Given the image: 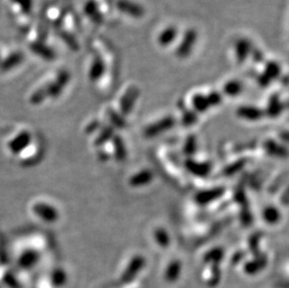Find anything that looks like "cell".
<instances>
[{
	"label": "cell",
	"mask_w": 289,
	"mask_h": 288,
	"mask_svg": "<svg viewBox=\"0 0 289 288\" xmlns=\"http://www.w3.org/2000/svg\"><path fill=\"white\" fill-rule=\"evenodd\" d=\"M69 80H70L69 72L66 70H61L58 73L55 81H53V83L45 86L48 97H51V98L59 97L62 91L64 90V88L68 84Z\"/></svg>",
	"instance_id": "1"
},
{
	"label": "cell",
	"mask_w": 289,
	"mask_h": 288,
	"mask_svg": "<svg viewBox=\"0 0 289 288\" xmlns=\"http://www.w3.org/2000/svg\"><path fill=\"white\" fill-rule=\"evenodd\" d=\"M34 213L39 216L40 219L47 223L55 222L59 214L57 210L53 208V206H50L46 203H37L33 207Z\"/></svg>",
	"instance_id": "2"
},
{
	"label": "cell",
	"mask_w": 289,
	"mask_h": 288,
	"mask_svg": "<svg viewBox=\"0 0 289 288\" xmlns=\"http://www.w3.org/2000/svg\"><path fill=\"white\" fill-rule=\"evenodd\" d=\"M32 137L27 131H23L9 144V148L13 154L18 155L22 151L25 150L29 144L31 143Z\"/></svg>",
	"instance_id": "3"
},
{
	"label": "cell",
	"mask_w": 289,
	"mask_h": 288,
	"mask_svg": "<svg viewBox=\"0 0 289 288\" xmlns=\"http://www.w3.org/2000/svg\"><path fill=\"white\" fill-rule=\"evenodd\" d=\"M197 40V32L193 29L188 30L185 33L182 43L179 46L177 50V55L179 57H186L191 51L192 48L195 45Z\"/></svg>",
	"instance_id": "4"
},
{
	"label": "cell",
	"mask_w": 289,
	"mask_h": 288,
	"mask_svg": "<svg viewBox=\"0 0 289 288\" xmlns=\"http://www.w3.org/2000/svg\"><path fill=\"white\" fill-rule=\"evenodd\" d=\"M117 8L120 12L126 13L133 17H141L144 14V9L129 0H119Z\"/></svg>",
	"instance_id": "5"
},
{
	"label": "cell",
	"mask_w": 289,
	"mask_h": 288,
	"mask_svg": "<svg viewBox=\"0 0 289 288\" xmlns=\"http://www.w3.org/2000/svg\"><path fill=\"white\" fill-rule=\"evenodd\" d=\"M138 90L136 87H131L125 92L124 97L121 99V111L124 114H127L131 111L132 107L138 98Z\"/></svg>",
	"instance_id": "6"
},
{
	"label": "cell",
	"mask_w": 289,
	"mask_h": 288,
	"mask_svg": "<svg viewBox=\"0 0 289 288\" xmlns=\"http://www.w3.org/2000/svg\"><path fill=\"white\" fill-rule=\"evenodd\" d=\"M34 53L45 60H53L55 58V52L50 46L46 45L41 41H36L30 46Z\"/></svg>",
	"instance_id": "7"
},
{
	"label": "cell",
	"mask_w": 289,
	"mask_h": 288,
	"mask_svg": "<svg viewBox=\"0 0 289 288\" xmlns=\"http://www.w3.org/2000/svg\"><path fill=\"white\" fill-rule=\"evenodd\" d=\"M23 61H24V54L22 52H14V53L10 54L7 58L1 61L0 69H1V71L3 72L9 71L14 67H16L17 65H20Z\"/></svg>",
	"instance_id": "8"
},
{
	"label": "cell",
	"mask_w": 289,
	"mask_h": 288,
	"mask_svg": "<svg viewBox=\"0 0 289 288\" xmlns=\"http://www.w3.org/2000/svg\"><path fill=\"white\" fill-rule=\"evenodd\" d=\"M235 52L237 60L240 63H243L252 52V44L248 39H239L235 44Z\"/></svg>",
	"instance_id": "9"
},
{
	"label": "cell",
	"mask_w": 289,
	"mask_h": 288,
	"mask_svg": "<svg viewBox=\"0 0 289 288\" xmlns=\"http://www.w3.org/2000/svg\"><path fill=\"white\" fill-rule=\"evenodd\" d=\"M105 72V63L100 57H96L93 61L89 70V78L92 82H97Z\"/></svg>",
	"instance_id": "10"
},
{
	"label": "cell",
	"mask_w": 289,
	"mask_h": 288,
	"mask_svg": "<svg viewBox=\"0 0 289 288\" xmlns=\"http://www.w3.org/2000/svg\"><path fill=\"white\" fill-rule=\"evenodd\" d=\"M85 13L93 22L99 24L102 22V15L99 12V6L94 0H89L85 5Z\"/></svg>",
	"instance_id": "11"
},
{
	"label": "cell",
	"mask_w": 289,
	"mask_h": 288,
	"mask_svg": "<svg viewBox=\"0 0 289 288\" xmlns=\"http://www.w3.org/2000/svg\"><path fill=\"white\" fill-rule=\"evenodd\" d=\"M177 36V30L175 27H169L165 29L158 38V41L161 45L167 46L171 44Z\"/></svg>",
	"instance_id": "12"
},
{
	"label": "cell",
	"mask_w": 289,
	"mask_h": 288,
	"mask_svg": "<svg viewBox=\"0 0 289 288\" xmlns=\"http://www.w3.org/2000/svg\"><path fill=\"white\" fill-rule=\"evenodd\" d=\"M113 136V128L112 126H105L102 130L100 131L99 136L95 139L96 146H102L112 138Z\"/></svg>",
	"instance_id": "13"
},
{
	"label": "cell",
	"mask_w": 289,
	"mask_h": 288,
	"mask_svg": "<svg viewBox=\"0 0 289 288\" xmlns=\"http://www.w3.org/2000/svg\"><path fill=\"white\" fill-rule=\"evenodd\" d=\"M113 145H114L116 158L120 161L124 160L125 156H126V153H125V145H124L122 138L119 136L113 137Z\"/></svg>",
	"instance_id": "14"
},
{
	"label": "cell",
	"mask_w": 289,
	"mask_h": 288,
	"mask_svg": "<svg viewBox=\"0 0 289 288\" xmlns=\"http://www.w3.org/2000/svg\"><path fill=\"white\" fill-rule=\"evenodd\" d=\"M281 73V67L276 62H269L265 67V75L269 79H276Z\"/></svg>",
	"instance_id": "15"
},
{
	"label": "cell",
	"mask_w": 289,
	"mask_h": 288,
	"mask_svg": "<svg viewBox=\"0 0 289 288\" xmlns=\"http://www.w3.org/2000/svg\"><path fill=\"white\" fill-rule=\"evenodd\" d=\"M60 37H61V39H63V41L66 43V45L68 46L73 51H77L79 49V43H78L77 39H75V37L70 33L62 31L60 33Z\"/></svg>",
	"instance_id": "16"
},
{
	"label": "cell",
	"mask_w": 289,
	"mask_h": 288,
	"mask_svg": "<svg viewBox=\"0 0 289 288\" xmlns=\"http://www.w3.org/2000/svg\"><path fill=\"white\" fill-rule=\"evenodd\" d=\"M46 98H48L46 88L41 87L35 93H33V95L30 98V102H31V104L40 105L46 99Z\"/></svg>",
	"instance_id": "17"
},
{
	"label": "cell",
	"mask_w": 289,
	"mask_h": 288,
	"mask_svg": "<svg viewBox=\"0 0 289 288\" xmlns=\"http://www.w3.org/2000/svg\"><path fill=\"white\" fill-rule=\"evenodd\" d=\"M38 259V254L35 251H27L21 257V263L23 266L28 267L34 264Z\"/></svg>",
	"instance_id": "18"
},
{
	"label": "cell",
	"mask_w": 289,
	"mask_h": 288,
	"mask_svg": "<svg viewBox=\"0 0 289 288\" xmlns=\"http://www.w3.org/2000/svg\"><path fill=\"white\" fill-rule=\"evenodd\" d=\"M108 116L110 118L111 122L117 127H123L125 125V121L123 118L119 115L118 113L113 110H109L108 111Z\"/></svg>",
	"instance_id": "19"
},
{
	"label": "cell",
	"mask_w": 289,
	"mask_h": 288,
	"mask_svg": "<svg viewBox=\"0 0 289 288\" xmlns=\"http://www.w3.org/2000/svg\"><path fill=\"white\" fill-rule=\"evenodd\" d=\"M242 89V85L238 82H230L225 86V91L230 96H235L239 94Z\"/></svg>",
	"instance_id": "20"
},
{
	"label": "cell",
	"mask_w": 289,
	"mask_h": 288,
	"mask_svg": "<svg viewBox=\"0 0 289 288\" xmlns=\"http://www.w3.org/2000/svg\"><path fill=\"white\" fill-rule=\"evenodd\" d=\"M12 1L20 7L24 13L27 14L31 13L33 7V0H12Z\"/></svg>",
	"instance_id": "21"
},
{
	"label": "cell",
	"mask_w": 289,
	"mask_h": 288,
	"mask_svg": "<svg viewBox=\"0 0 289 288\" xmlns=\"http://www.w3.org/2000/svg\"><path fill=\"white\" fill-rule=\"evenodd\" d=\"M148 177H149V174L147 175V173H145V172L144 173H140V174H138V175L133 177L130 180V183L134 186L140 185V184H142V183H144L146 182Z\"/></svg>",
	"instance_id": "22"
},
{
	"label": "cell",
	"mask_w": 289,
	"mask_h": 288,
	"mask_svg": "<svg viewBox=\"0 0 289 288\" xmlns=\"http://www.w3.org/2000/svg\"><path fill=\"white\" fill-rule=\"evenodd\" d=\"M194 103L198 110H204L205 107L209 103V99L204 98L202 96H197L195 98Z\"/></svg>",
	"instance_id": "23"
},
{
	"label": "cell",
	"mask_w": 289,
	"mask_h": 288,
	"mask_svg": "<svg viewBox=\"0 0 289 288\" xmlns=\"http://www.w3.org/2000/svg\"><path fill=\"white\" fill-rule=\"evenodd\" d=\"M100 126L99 121H93L86 127V132L87 134H92L97 129H99Z\"/></svg>",
	"instance_id": "24"
},
{
	"label": "cell",
	"mask_w": 289,
	"mask_h": 288,
	"mask_svg": "<svg viewBox=\"0 0 289 288\" xmlns=\"http://www.w3.org/2000/svg\"><path fill=\"white\" fill-rule=\"evenodd\" d=\"M253 58L256 62H262L264 56H263L262 52L258 50H256L253 52Z\"/></svg>",
	"instance_id": "25"
},
{
	"label": "cell",
	"mask_w": 289,
	"mask_h": 288,
	"mask_svg": "<svg viewBox=\"0 0 289 288\" xmlns=\"http://www.w3.org/2000/svg\"><path fill=\"white\" fill-rule=\"evenodd\" d=\"M259 78H260L259 79V83H260L261 85H269V81H270V80H269V79L268 78V77H267L265 74H264L263 76H261V77H259Z\"/></svg>",
	"instance_id": "26"
},
{
	"label": "cell",
	"mask_w": 289,
	"mask_h": 288,
	"mask_svg": "<svg viewBox=\"0 0 289 288\" xmlns=\"http://www.w3.org/2000/svg\"><path fill=\"white\" fill-rule=\"evenodd\" d=\"M99 158L102 160V161H103V160L105 161V160H107V158H108V157L106 156L105 152H100V154H99Z\"/></svg>",
	"instance_id": "27"
},
{
	"label": "cell",
	"mask_w": 289,
	"mask_h": 288,
	"mask_svg": "<svg viewBox=\"0 0 289 288\" xmlns=\"http://www.w3.org/2000/svg\"><path fill=\"white\" fill-rule=\"evenodd\" d=\"M0 63H1V57H0Z\"/></svg>",
	"instance_id": "28"
}]
</instances>
